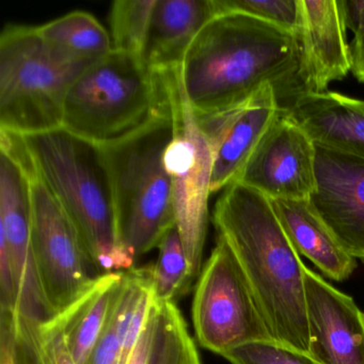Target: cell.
Masks as SVG:
<instances>
[{
  "label": "cell",
  "instance_id": "obj_32",
  "mask_svg": "<svg viewBox=\"0 0 364 364\" xmlns=\"http://www.w3.org/2000/svg\"><path fill=\"white\" fill-rule=\"evenodd\" d=\"M350 46L351 73L364 84V36L353 38Z\"/></svg>",
  "mask_w": 364,
  "mask_h": 364
},
{
  "label": "cell",
  "instance_id": "obj_5",
  "mask_svg": "<svg viewBox=\"0 0 364 364\" xmlns=\"http://www.w3.org/2000/svg\"><path fill=\"white\" fill-rule=\"evenodd\" d=\"M172 137L171 114L125 141L101 148L114 197L117 242L135 262L176 227L171 180L164 163Z\"/></svg>",
  "mask_w": 364,
  "mask_h": 364
},
{
  "label": "cell",
  "instance_id": "obj_27",
  "mask_svg": "<svg viewBox=\"0 0 364 364\" xmlns=\"http://www.w3.org/2000/svg\"><path fill=\"white\" fill-rule=\"evenodd\" d=\"M118 296L112 306L107 323L104 328L103 333L100 336L86 364H120L122 336H121L120 326H119L118 308H117Z\"/></svg>",
  "mask_w": 364,
  "mask_h": 364
},
{
  "label": "cell",
  "instance_id": "obj_11",
  "mask_svg": "<svg viewBox=\"0 0 364 364\" xmlns=\"http://www.w3.org/2000/svg\"><path fill=\"white\" fill-rule=\"evenodd\" d=\"M315 159L316 144L283 109L237 181L269 200H310L316 189Z\"/></svg>",
  "mask_w": 364,
  "mask_h": 364
},
{
  "label": "cell",
  "instance_id": "obj_9",
  "mask_svg": "<svg viewBox=\"0 0 364 364\" xmlns=\"http://www.w3.org/2000/svg\"><path fill=\"white\" fill-rule=\"evenodd\" d=\"M173 137L164 155L172 184L176 227L182 240L193 281L203 268L208 225L213 155L195 112L176 75L173 91Z\"/></svg>",
  "mask_w": 364,
  "mask_h": 364
},
{
  "label": "cell",
  "instance_id": "obj_17",
  "mask_svg": "<svg viewBox=\"0 0 364 364\" xmlns=\"http://www.w3.org/2000/svg\"><path fill=\"white\" fill-rule=\"evenodd\" d=\"M285 112L315 144L364 159V101L326 91L299 97Z\"/></svg>",
  "mask_w": 364,
  "mask_h": 364
},
{
  "label": "cell",
  "instance_id": "obj_24",
  "mask_svg": "<svg viewBox=\"0 0 364 364\" xmlns=\"http://www.w3.org/2000/svg\"><path fill=\"white\" fill-rule=\"evenodd\" d=\"M220 12H238L259 18L296 35L299 28L300 0H216Z\"/></svg>",
  "mask_w": 364,
  "mask_h": 364
},
{
  "label": "cell",
  "instance_id": "obj_30",
  "mask_svg": "<svg viewBox=\"0 0 364 364\" xmlns=\"http://www.w3.org/2000/svg\"><path fill=\"white\" fill-rule=\"evenodd\" d=\"M153 338H154V306L151 310L144 332L136 344L135 348L132 351L127 364H149L151 351H152Z\"/></svg>",
  "mask_w": 364,
  "mask_h": 364
},
{
  "label": "cell",
  "instance_id": "obj_10",
  "mask_svg": "<svg viewBox=\"0 0 364 364\" xmlns=\"http://www.w3.org/2000/svg\"><path fill=\"white\" fill-rule=\"evenodd\" d=\"M31 183L18 159L0 146V274H14V313L31 321L48 314L33 255Z\"/></svg>",
  "mask_w": 364,
  "mask_h": 364
},
{
  "label": "cell",
  "instance_id": "obj_3",
  "mask_svg": "<svg viewBox=\"0 0 364 364\" xmlns=\"http://www.w3.org/2000/svg\"><path fill=\"white\" fill-rule=\"evenodd\" d=\"M178 70L159 71L136 55L112 50L74 80L61 129L99 148L129 139L171 116Z\"/></svg>",
  "mask_w": 364,
  "mask_h": 364
},
{
  "label": "cell",
  "instance_id": "obj_12",
  "mask_svg": "<svg viewBox=\"0 0 364 364\" xmlns=\"http://www.w3.org/2000/svg\"><path fill=\"white\" fill-rule=\"evenodd\" d=\"M310 201L338 244L364 263V159L316 144Z\"/></svg>",
  "mask_w": 364,
  "mask_h": 364
},
{
  "label": "cell",
  "instance_id": "obj_7",
  "mask_svg": "<svg viewBox=\"0 0 364 364\" xmlns=\"http://www.w3.org/2000/svg\"><path fill=\"white\" fill-rule=\"evenodd\" d=\"M10 151L26 171L33 210V255L38 280L50 315L69 308L84 295L97 277L72 219L31 165L22 139Z\"/></svg>",
  "mask_w": 364,
  "mask_h": 364
},
{
  "label": "cell",
  "instance_id": "obj_23",
  "mask_svg": "<svg viewBox=\"0 0 364 364\" xmlns=\"http://www.w3.org/2000/svg\"><path fill=\"white\" fill-rule=\"evenodd\" d=\"M156 0H117L110 10L114 50L141 58Z\"/></svg>",
  "mask_w": 364,
  "mask_h": 364
},
{
  "label": "cell",
  "instance_id": "obj_21",
  "mask_svg": "<svg viewBox=\"0 0 364 364\" xmlns=\"http://www.w3.org/2000/svg\"><path fill=\"white\" fill-rule=\"evenodd\" d=\"M149 364H202L197 344L174 301L154 304V338Z\"/></svg>",
  "mask_w": 364,
  "mask_h": 364
},
{
  "label": "cell",
  "instance_id": "obj_18",
  "mask_svg": "<svg viewBox=\"0 0 364 364\" xmlns=\"http://www.w3.org/2000/svg\"><path fill=\"white\" fill-rule=\"evenodd\" d=\"M270 203L298 255L331 280L342 282L353 274L357 259L338 244L310 200H270Z\"/></svg>",
  "mask_w": 364,
  "mask_h": 364
},
{
  "label": "cell",
  "instance_id": "obj_25",
  "mask_svg": "<svg viewBox=\"0 0 364 364\" xmlns=\"http://www.w3.org/2000/svg\"><path fill=\"white\" fill-rule=\"evenodd\" d=\"M223 357L231 364H318L310 353L287 346L274 338L240 345Z\"/></svg>",
  "mask_w": 364,
  "mask_h": 364
},
{
  "label": "cell",
  "instance_id": "obj_19",
  "mask_svg": "<svg viewBox=\"0 0 364 364\" xmlns=\"http://www.w3.org/2000/svg\"><path fill=\"white\" fill-rule=\"evenodd\" d=\"M125 272L97 277L90 289L63 311L65 338L77 364H86L103 333Z\"/></svg>",
  "mask_w": 364,
  "mask_h": 364
},
{
  "label": "cell",
  "instance_id": "obj_26",
  "mask_svg": "<svg viewBox=\"0 0 364 364\" xmlns=\"http://www.w3.org/2000/svg\"><path fill=\"white\" fill-rule=\"evenodd\" d=\"M65 321L63 313L40 323L38 347L43 364H77L65 338Z\"/></svg>",
  "mask_w": 364,
  "mask_h": 364
},
{
  "label": "cell",
  "instance_id": "obj_29",
  "mask_svg": "<svg viewBox=\"0 0 364 364\" xmlns=\"http://www.w3.org/2000/svg\"><path fill=\"white\" fill-rule=\"evenodd\" d=\"M345 27L355 37L364 36V0H338Z\"/></svg>",
  "mask_w": 364,
  "mask_h": 364
},
{
  "label": "cell",
  "instance_id": "obj_28",
  "mask_svg": "<svg viewBox=\"0 0 364 364\" xmlns=\"http://www.w3.org/2000/svg\"><path fill=\"white\" fill-rule=\"evenodd\" d=\"M0 364H18L14 313L0 311Z\"/></svg>",
  "mask_w": 364,
  "mask_h": 364
},
{
  "label": "cell",
  "instance_id": "obj_15",
  "mask_svg": "<svg viewBox=\"0 0 364 364\" xmlns=\"http://www.w3.org/2000/svg\"><path fill=\"white\" fill-rule=\"evenodd\" d=\"M299 80L304 95L328 91L351 72L350 46L338 0H300Z\"/></svg>",
  "mask_w": 364,
  "mask_h": 364
},
{
  "label": "cell",
  "instance_id": "obj_8",
  "mask_svg": "<svg viewBox=\"0 0 364 364\" xmlns=\"http://www.w3.org/2000/svg\"><path fill=\"white\" fill-rule=\"evenodd\" d=\"M191 316L200 346L221 357L240 345L272 338L235 255L219 236L200 274Z\"/></svg>",
  "mask_w": 364,
  "mask_h": 364
},
{
  "label": "cell",
  "instance_id": "obj_14",
  "mask_svg": "<svg viewBox=\"0 0 364 364\" xmlns=\"http://www.w3.org/2000/svg\"><path fill=\"white\" fill-rule=\"evenodd\" d=\"M310 355L318 364H364V313L353 298L306 267Z\"/></svg>",
  "mask_w": 364,
  "mask_h": 364
},
{
  "label": "cell",
  "instance_id": "obj_4",
  "mask_svg": "<svg viewBox=\"0 0 364 364\" xmlns=\"http://www.w3.org/2000/svg\"><path fill=\"white\" fill-rule=\"evenodd\" d=\"M21 139L31 165L75 225L95 272L133 269L135 261L117 242L114 197L102 149L63 129Z\"/></svg>",
  "mask_w": 364,
  "mask_h": 364
},
{
  "label": "cell",
  "instance_id": "obj_31",
  "mask_svg": "<svg viewBox=\"0 0 364 364\" xmlns=\"http://www.w3.org/2000/svg\"><path fill=\"white\" fill-rule=\"evenodd\" d=\"M18 364H43L40 357L39 347L35 338H23L16 340Z\"/></svg>",
  "mask_w": 364,
  "mask_h": 364
},
{
  "label": "cell",
  "instance_id": "obj_16",
  "mask_svg": "<svg viewBox=\"0 0 364 364\" xmlns=\"http://www.w3.org/2000/svg\"><path fill=\"white\" fill-rule=\"evenodd\" d=\"M217 14L216 0H156L142 60L159 71L180 69L196 37Z\"/></svg>",
  "mask_w": 364,
  "mask_h": 364
},
{
  "label": "cell",
  "instance_id": "obj_13",
  "mask_svg": "<svg viewBox=\"0 0 364 364\" xmlns=\"http://www.w3.org/2000/svg\"><path fill=\"white\" fill-rule=\"evenodd\" d=\"M276 89L267 86L234 109L197 116L213 155L210 191L236 182L255 149L282 112Z\"/></svg>",
  "mask_w": 364,
  "mask_h": 364
},
{
  "label": "cell",
  "instance_id": "obj_6",
  "mask_svg": "<svg viewBox=\"0 0 364 364\" xmlns=\"http://www.w3.org/2000/svg\"><path fill=\"white\" fill-rule=\"evenodd\" d=\"M86 67L59 56L37 27L6 26L0 37V129L28 136L61 129L65 97Z\"/></svg>",
  "mask_w": 364,
  "mask_h": 364
},
{
  "label": "cell",
  "instance_id": "obj_20",
  "mask_svg": "<svg viewBox=\"0 0 364 364\" xmlns=\"http://www.w3.org/2000/svg\"><path fill=\"white\" fill-rule=\"evenodd\" d=\"M37 29L46 43L70 63L89 65L114 50L109 33L89 12H71Z\"/></svg>",
  "mask_w": 364,
  "mask_h": 364
},
{
  "label": "cell",
  "instance_id": "obj_22",
  "mask_svg": "<svg viewBox=\"0 0 364 364\" xmlns=\"http://www.w3.org/2000/svg\"><path fill=\"white\" fill-rule=\"evenodd\" d=\"M157 249L156 263L148 267L154 298L157 302L174 301L176 297L186 293L193 282L176 227L166 234Z\"/></svg>",
  "mask_w": 364,
  "mask_h": 364
},
{
  "label": "cell",
  "instance_id": "obj_2",
  "mask_svg": "<svg viewBox=\"0 0 364 364\" xmlns=\"http://www.w3.org/2000/svg\"><path fill=\"white\" fill-rule=\"evenodd\" d=\"M213 223L235 255L272 338L310 353L306 266L270 200L238 181L232 183L217 200Z\"/></svg>",
  "mask_w": 364,
  "mask_h": 364
},
{
  "label": "cell",
  "instance_id": "obj_1",
  "mask_svg": "<svg viewBox=\"0 0 364 364\" xmlns=\"http://www.w3.org/2000/svg\"><path fill=\"white\" fill-rule=\"evenodd\" d=\"M299 69L296 35L247 14L220 12L196 37L178 80L197 116L240 107L267 86L287 110L304 95Z\"/></svg>",
  "mask_w": 364,
  "mask_h": 364
}]
</instances>
